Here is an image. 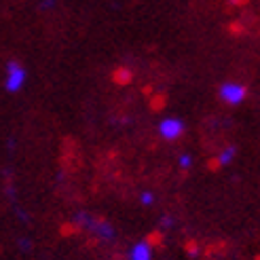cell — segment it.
Masks as SVG:
<instances>
[{
    "label": "cell",
    "mask_w": 260,
    "mask_h": 260,
    "mask_svg": "<svg viewBox=\"0 0 260 260\" xmlns=\"http://www.w3.org/2000/svg\"><path fill=\"white\" fill-rule=\"evenodd\" d=\"M74 224L76 226H81L85 231H89L93 237L102 239V241H114L116 239V231L110 222H106V220H100L95 216H91L87 212H76L74 214Z\"/></svg>",
    "instance_id": "1"
},
{
    "label": "cell",
    "mask_w": 260,
    "mask_h": 260,
    "mask_svg": "<svg viewBox=\"0 0 260 260\" xmlns=\"http://www.w3.org/2000/svg\"><path fill=\"white\" fill-rule=\"evenodd\" d=\"M25 81H28V70H25L23 63L11 59L7 61L5 66V89L9 91V93H19V91L25 87Z\"/></svg>",
    "instance_id": "2"
},
{
    "label": "cell",
    "mask_w": 260,
    "mask_h": 260,
    "mask_svg": "<svg viewBox=\"0 0 260 260\" xmlns=\"http://www.w3.org/2000/svg\"><path fill=\"white\" fill-rule=\"evenodd\" d=\"M186 132V123L180 119V116H167V119H163L157 127V134L159 138H163L165 142H176L180 140L182 136H184Z\"/></svg>",
    "instance_id": "3"
},
{
    "label": "cell",
    "mask_w": 260,
    "mask_h": 260,
    "mask_svg": "<svg viewBox=\"0 0 260 260\" xmlns=\"http://www.w3.org/2000/svg\"><path fill=\"white\" fill-rule=\"evenodd\" d=\"M218 95L224 104H229V106H239V104L245 102V98H248V89H245L241 83L226 81V83L220 85Z\"/></svg>",
    "instance_id": "4"
},
{
    "label": "cell",
    "mask_w": 260,
    "mask_h": 260,
    "mask_svg": "<svg viewBox=\"0 0 260 260\" xmlns=\"http://www.w3.org/2000/svg\"><path fill=\"white\" fill-rule=\"evenodd\" d=\"M129 260H154V248L148 239H140L136 241L127 254Z\"/></svg>",
    "instance_id": "5"
},
{
    "label": "cell",
    "mask_w": 260,
    "mask_h": 260,
    "mask_svg": "<svg viewBox=\"0 0 260 260\" xmlns=\"http://www.w3.org/2000/svg\"><path fill=\"white\" fill-rule=\"evenodd\" d=\"M237 146L235 144H229V146H224L222 150H220V154H218V165H222V167H226V165H231L233 161L237 159Z\"/></svg>",
    "instance_id": "6"
},
{
    "label": "cell",
    "mask_w": 260,
    "mask_h": 260,
    "mask_svg": "<svg viewBox=\"0 0 260 260\" xmlns=\"http://www.w3.org/2000/svg\"><path fill=\"white\" fill-rule=\"evenodd\" d=\"M138 199H140V203L144 207H152L154 203H157V194H154L152 190H142Z\"/></svg>",
    "instance_id": "7"
},
{
    "label": "cell",
    "mask_w": 260,
    "mask_h": 260,
    "mask_svg": "<svg viewBox=\"0 0 260 260\" xmlns=\"http://www.w3.org/2000/svg\"><path fill=\"white\" fill-rule=\"evenodd\" d=\"M192 157H190V154L188 152H182L180 154V157H178V167H180V170L182 172H190L192 170Z\"/></svg>",
    "instance_id": "8"
},
{
    "label": "cell",
    "mask_w": 260,
    "mask_h": 260,
    "mask_svg": "<svg viewBox=\"0 0 260 260\" xmlns=\"http://www.w3.org/2000/svg\"><path fill=\"white\" fill-rule=\"evenodd\" d=\"M161 226H163V229L174 226V218H172V216H163V218H161Z\"/></svg>",
    "instance_id": "9"
},
{
    "label": "cell",
    "mask_w": 260,
    "mask_h": 260,
    "mask_svg": "<svg viewBox=\"0 0 260 260\" xmlns=\"http://www.w3.org/2000/svg\"><path fill=\"white\" fill-rule=\"evenodd\" d=\"M51 7H55V0H43L41 3V9H51Z\"/></svg>",
    "instance_id": "10"
},
{
    "label": "cell",
    "mask_w": 260,
    "mask_h": 260,
    "mask_svg": "<svg viewBox=\"0 0 260 260\" xmlns=\"http://www.w3.org/2000/svg\"><path fill=\"white\" fill-rule=\"evenodd\" d=\"M245 0H231V5H243Z\"/></svg>",
    "instance_id": "11"
}]
</instances>
